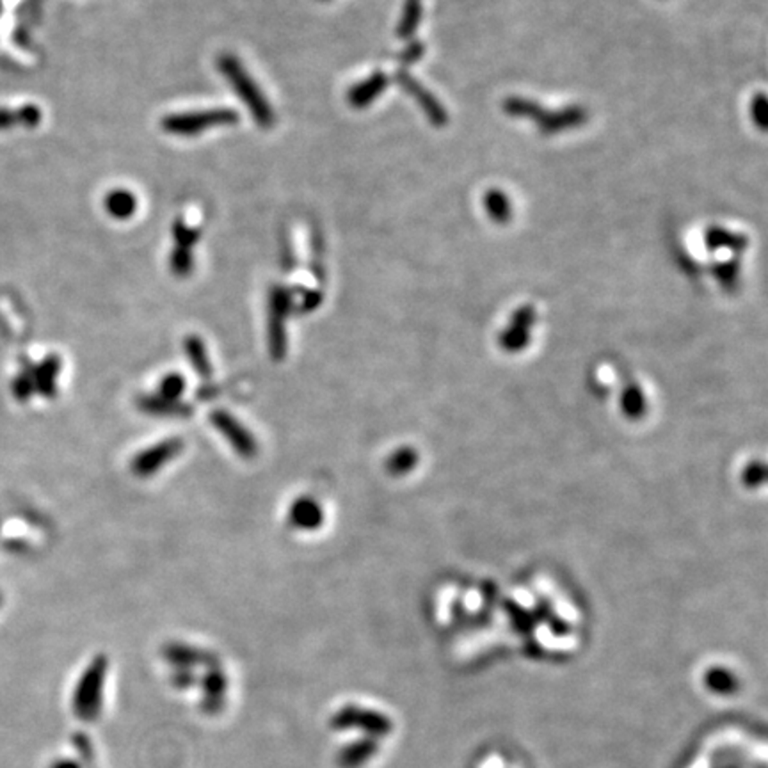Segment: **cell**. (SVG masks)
I'll use <instances>...</instances> for the list:
<instances>
[{"instance_id": "cell-2", "label": "cell", "mask_w": 768, "mask_h": 768, "mask_svg": "<svg viewBox=\"0 0 768 768\" xmlns=\"http://www.w3.org/2000/svg\"><path fill=\"white\" fill-rule=\"evenodd\" d=\"M238 121V114L233 109H206L188 114H175L163 120V129L173 136H196L212 127L231 125Z\"/></svg>"}, {"instance_id": "cell-5", "label": "cell", "mask_w": 768, "mask_h": 768, "mask_svg": "<svg viewBox=\"0 0 768 768\" xmlns=\"http://www.w3.org/2000/svg\"><path fill=\"white\" fill-rule=\"evenodd\" d=\"M381 88H383V77H374L372 80H367V82H363L362 86H358V88H355L351 93H349V100H351V104L353 105H356V107H363V105H367L369 102H372V98L381 91Z\"/></svg>"}, {"instance_id": "cell-8", "label": "cell", "mask_w": 768, "mask_h": 768, "mask_svg": "<svg viewBox=\"0 0 768 768\" xmlns=\"http://www.w3.org/2000/svg\"><path fill=\"white\" fill-rule=\"evenodd\" d=\"M32 391V383L29 380V376H20L14 384H13V393L18 397V400H27V397Z\"/></svg>"}, {"instance_id": "cell-7", "label": "cell", "mask_w": 768, "mask_h": 768, "mask_svg": "<svg viewBox=\"0 0 768 768\" xmlns=\"http://www.w3.org/2000/svg\"><path fill=\"white\" fill-rule=\"evenodd\" d=\"M175 238H177V242H179V246H184V247H191L192 244H194V240L197 238V235H199V231L197 230H192L189 228L188 224H184V222H177V226H175Z\"/></svg>"}, {"instance_id": "cell-6", "label": "cell", "mask_w": 768, "mask_h": 768, "mask_svg": "<svg viewBox=\"0 0 768 768\" xmlns=\"http://www.w3.org/2000/svg\"><path fill=\"white\" fill-rule=\"evenodd\" d=\"M171 267L177 274H189L192 269L191 247L179 246L171 256Z\"/></svg>"}, {"instance_id": "cell-10", "label": "cell", "mask_w": 768, "mask_h": 768, "mask_svg": "<svg viewBox=\"0 0 768 768\" xmlns=\"http://www.w3.org/2000/svg\"><path fill=\"white\" fill-rule=\"evenodd\" d=\"M0 605H2V594H0Z\"/></svg>"}, {"instance_id": "cell-9", "label": "cell", "mask_w": 768, "mask_h": 768, "mask_svg": "<svg viewBox=\"0 0 768 768\" xmlns=\"http://www.w3.org/2000/svg\"><path fill=\"white\" fill-rule=\"evenodd\" d=\"M50 768H80V765L77 762H71V760H59V762L52 764Z\"/></svg>"}, {"instance_id": "cell-1", "label": "cell", "mask_w": 768, "mask_h": 768, "mask_svg": "<svg viewBox=\"0 0 768 768\" xmlns=\"http://www.w3.org/2000/svg\"><path fill=\"white\" fill-rule=\"evenodd\" d=\"M219 70L221 73L231 82L235 93L242 98V102L251 111L255 121L262 125L263 129L272 127L274 123V113L272 107L267 104L263 93L258 89V86L253 82V79L247 75V71L242 68V64L233 55H221L219 57Z\"/></svg>"}, {"instance_id": "cell-3", "label": "cell", "mask_w": 768, "mask_h": 768, "mask_svg": "<svg viewBox=\"0 0 768 768\" xmlns=\"http://www.w3.org/2000/svg\"><path fill=\"white\" fill-rule=\"evenodd\" d=\"M104 674H105V667L100 662H96L80 678L73 697V712L79 719L93 721L98 715V710L102 706Z\"/></svg>"}, {"instance_id": "cell-4", "label": "cell", "mask_w": 768, "mask_h": 768, "mask_svg": "<svg viewBox=\"0 0 768 768\" xmlns=\"http://www.w3.org/2000/svg\"><path fill=\"white\" fill-rule=\"evenodd\" d=\"M105 208L107 212L116 219H129L138 210V199L130 191L118 189L109 192L105 197Z\"/></svg>"}]
</instances>
